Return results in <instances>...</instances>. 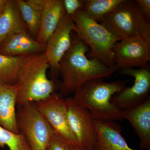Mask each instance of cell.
I'll return each instance as SVG.
<instances>
[{
  "label": "cell",
  "mask_w": 150,
  "mask_h": 150,
  "mask_svg": "<svg viewBox=\"0 0 150 150\" xmlns=\"http://www.w3.org/2000/svg\"><path fill=\"white\" fill-rule=\"evenodd\" d=\"M76 31L71 16L66 14L46 43L45 55L54 76L59 74V63L71 43V33Z\"/></svg>",
  "instance_id": "8fae6325"
},
{
  "label": "cell",
  "mask_w": 150,
  "mask_h": 150,
  "mask_svg": "<svg viewBox=\"0 0 150 150\" xmlns=\"http://www.w3.org/2000/svg\"><path fill=\"white\" fill-rule=\"evenodd\" d=\"M63 2L67 14L72 16L79 10H82L85 0H63Z\"/></svg>",
  "instance_id": "603a6c76"
},
{
  "label": "cell",
  "mask_w": 150,
  "mask_h": 150,
  "mask_svg": "<svg viewBox=\"0 0 150 150\" xmlns=\"http://www.w3.org/2000/svg\"><path fill=\"white\" fill-rule=\"evenodd\" d=\"M10 150H31L27 140L22 133L15 134L0 126V147Z\"/></svg>",
  "instance_id": "44dd1931"
},
{
  "label": "cell",
  "mask_w": 150,
  "mask_h": 150,
  "mask_svg": "<svg viewBox=\"0 0 150 150\" xmlns=\"http://www.w3.org/2000/svg\"><path fill=\"white\" fill-rule=\"evenodd\" d=\"M28 31L21 15L16 0H7L0 16V46L8 35Z\"/></svg>",
  "instance_id": "e0dca14e"
},
{
  "label": "cell",
  "mask_w": 150,
  "mask_h": 150,
  "mask_svg": "<svg viewBox=\"0 0 150 150\" xmlns=\"http://www.w3.org/2000/svg\"><path fill=\"white\" fill-rule=\"evenodd\" d=\"M72 17L76 25L75 32L89 48L88 58L98 60L106 67L117 70L112 49L121 38L87 16L81 10Z\"/></svg>",
  "instance_id": "277c9868"
},
{
  "label": "cell",
  "mask_w": 150,
  "mask_h": 150,
  "mask_svg": "<svg viewBox=\"0 0 150 150\" xmlns=\"http://www.w3.org/2000/svg\"><path fill=\"white\" fill-rule=\"evenodd\" d=\"M143 14L148 22H150V0H137Z\"/></svg>",
  "instance_id": "cb8c5ba5"
},
{
  "label": "cell",
  "mask_w": 150,
  "mask_h": 150,
  "mask_svg": "<svg viewBox=\"0 0 150 150\" xmlns=\"http://www.w3.org/2000/svg\"><path fill=\"white\" fill-rule=\"evenodd\" d=\"M123 0H85L82 9L87 16L99 23L103 17L114 9Z\"/></svg>",
  "instance_id": "ffe728a7"
},
{
  "label": "cell",
  "mask_w": 150,
  "mask_h": 150,
  "mask_svg": "<svg viewBox=\"0 0 150 150\" xmlns=\"http://www.w3.org/2000/svg\"><path fill=\"white\" fill-rule=\"evenodd\" d=\"M18 88L0 82V126L15 134L20 133L18 127L16 105Z\"/></svg>",
  "instance_id": "2e32d148"
},
{
  "label": "cell",
  "mask_w": 150,
  "mask_h": 150,
  "mask_svg": "<svg viewBox=\"0 0 150 150\" xmlns=\"http://www.w3.org/2000/svg\"><path fill=\"white\" fill-rule=\"evenodd\" d=\"M66 14L63 0H45L40 29L35 40L46 46L48 39Z\"/></svg>",
  "instance_id": "9a60e30c"
},
{
  "label": "cell",
  "mask_w": 150,
  "mask_h": 150,
  "mask_svg": "<svg viewBox=\"0 0 150 150\" xmlns=\"http://www.w3.org/2000/svg\"><path fill=\"white\" fill-rule=\"evenodd\" d=\"M72 147L55 131L48 143L46 150H72Z\"/></svg>",
  "instance_id": "7402d4cb"
},
{
  "label": "cell",
  "mask_w": 150,
  "mask_h": 150,
  "mask_svg": "<svg viewBox=\"0 0 150 150\" xmlns=\"http://www.w3.org/2000/svg\"><path fill=\"white\" fill-rule=\"evenodd\" d=\"M121 73L134 78V85L126 87L114 95L110 101L121 110H127L139 105L149 96L150 71L149 68L123 69Z\"/></svg>",
  "instance_id": "9c48e42d"
},
{
  "label": "cell",
  "mask_w": 150,
  "mask_h": 150,
  "mask_svg": "<svg viewBox=\"0 0 150 150\" xmlns=\"http://www.w3.org/2000/svg\"><path fill=\"white\" fill-rule=\"evenodd\" d=\"M45 0H16L22 18L31 35L37 36L40 29Z\"/></svg>",
  "instance_id": "ac0fdd59"
},
{
  "label": "cell",
  "mask_w": 150,
  "mask_h": 150,
  "mask_svg": "<svg viewBox=\"0 0 150 150\" xmlns=\"http://www.w3.org/2000/svg\"><path fill=\"white\" fill-rule=\"evenodd\" d=\"M98 150H142L131 149L121 134L122 128L113 121L95 120Z\"/></svg>",
  "instance_id": "4fadbf2b"
},
{
  "label": "cell",
  "mask_w": 150,
  "mask_h": 150,
  "mask_svg": "<svg viewBox=\"0 0 150 150\" xmlns=\"http://www.w3.org/2000/svg\"><path fill=\"white\" fill-rule=\"evenodd\" d=\"M30 55L9 56L0 54V82L16 84L18 72Z\"/></svg>",
  "instance_id": "d6986e66"
},
{
  "label": "cell",
  "mask_w": 150,
  "mask_h": 150,
  "mask_svg": "<svg viewBox=\"0 0 150 150\" xmlns=\"http://www.w3.org/2000/svg\"><path fill=\"white\" fill-rule=\"evenodd\" d=\"M88 46L75 31L71 33V43L59 63L60 82L59 94L67 96L83 85L94 79L109 77L116 71L103 64L98 60L88 58Z\"/></svg>",
  "instance_id": "6da1fadb"
},
{
  "label": "cell",
  "mask_w": 150,
  "mask_h": 150,
  "mask_svg": "<svg viewBox=\"0 0 150 150\" xmlns=\"http://www.w3.org/2000/svg\"><path fill=\"white\" fill-rule=\"evenodd\" d=\"M123 110V118L129 121L140 139L142 150H150V97L143 103Z\"/></svg>",
  "instance_id": "5bb4252c"
},
{
  "label": "cell",
  "mask_w": 150,
  "mask_h": 150,
  "mask_svg": "<svg viewBox=\"0 0 150 150\" xmlns=\"http://www.w3.org/2000/svg\"><path fill=\"white\" fill-rule=\"evenodd\" d=\"M46 47L28 31L17 33L6 38L0 46V54L13 57L33 55L44 53Z\"/></svg>",
  "instance_id": "7c38bea8"
},
{
  "label": "cell",
  "mask_w": 150,
  "mask_h": 150,
  "mask_svg": "<svg viewBox=\"0 0 150 150\" xmlns=\"http://www.w3.org/2000/svg\"><path fill=\"white\" fill-rule=\"evenodd\" d=\"M6 1L7 0H0V16L3 12Z\"/></svg>",
  "instance_id": "d4e9b609"
},
{
  "label": "cell",
  "mask_w": 150,
  "mask_h": 150,
  "mask_svg": "<svg viewBox=\"0 0 150 150\" xmlns=\"http://www.w3.org/2000/svg\"><path fill=\"white\" fill-rule=\"evenodd\" d=\"M70 128L77 141L78 147L85 150L96 148L94 118L91 112L78 104L73 98H65Z\"/></svg>",
  "instance_id": "30bf717a"
},
{
  "label": "cell",
  "mask_w": 150,
  "mask_h": 150,
  "mask_svg": "<svg viewBox=\"0 0 150 150\" xmlns=\"http://www.w3.org/2000/svg\"><path fill=\"white\" fill-rule=\"evenodd\" d=\"M16 120L19 131L26 138L31 150H46L55 131L34 103L18 106Z\"/></svg>",
  "instance_id": "8992f818"
},
{
  "label": "cell",
  "mask_w": 150,
  "mask_h": 150,
  "mask_svg": "<svg viewBox=\"0 0 150 150\" xmlns=\"http://www.w3.org/2000/svg\"><path fill=\"white\" fill-rule=\"evenodd\" d=\"M34 103L54 131L73 147H78L77 141L70 128L67 102L64 96L54 93Z\"/></svg>",
  "instance_id": "ba28073f"
},
{
  "label": "cell",
  "mask_w": 150,
  "mask_h": 150,
  "mask_svg": "<svg viewBox=\"0 0 150 150\" xmlns=\"http://www.w3.org/2000/svg\"><path fill=\"white\" fill-rule=\"evenodd\" d=\"M72 150H98L96 148V149H93L92 150H85L83 149H81V148H79V147H73L72 149Z\"/></svg>",
  "instance_id": "484cf974"
},
{
  "label": "cell",
  "mask_w": 150,
  "mask_h": 150,
  "mask_svg": "<svg viewBox=\"0 0 150 150\" xmlns=\"http://www.w3.org/2000/svg\"><path fill=\"white\" fill-rule=\"evenodd\" d=\"M126 87L121 81L105 82L103 79H94L77 90L73 98L78 104L88 110L95 120L121 121L123 110L114 106L110 100L114 95Z\"/></svg>",
  "instance_id": "3957f363"
},
{
  "label": "cell",
  "mask_w": 150,
  "mask_h": 150,
  "mask_svg": "<svg viewBox=\"0 0 150 150\" xmlns=\"http://www.w3.org/2000/svg\"><path fill=\"white\" fill-rule=\"evenodd\" d=\"M116 69L149 68L150 42L141 35L122 38L112 49Z\"/></svg>",
  "instance_id": "52a82bcc"
},
{
  "label": "cell",
  "mask_w": 150,
  "mask_h": 150,
  "mask_svg": "<svg viewBox=\"0 0 150 150\" xmlns=\"http://www.w3.org/2000/svg\"><path fill=\"white\" fill-rule=\"evenodd\" d=\"M49 67L45 53L30 55L18 72L17 105L41 101L59 90L60 82L47 76Z\"/></svg>",
  "instance_id": "7a4b0ae2"
},
{
  "label": "cell",
  "mask_w": 150,
  "mask_h": 150,
  "mask_svg": "<svg viewBox=\"0 0 150 150\" xmlns=\"http://www.w3.org/2000/svg\"><path fill=\"white\" fill-rule=\"evenodd\" d=\"M99 23L121 39L141 35L150 42V23L136 1L123 0Z\"/></svg>",
  "instance_id": "5b68a950"
}]
</instances>
